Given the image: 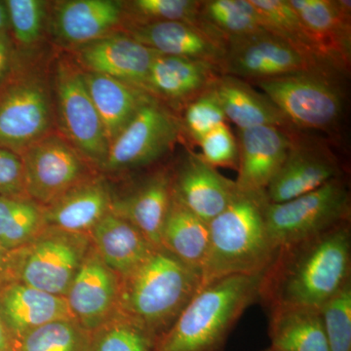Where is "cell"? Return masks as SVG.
Masks as SVG:
<instances>
[{
  "label": "cell",
  "mask_w": 351,
  "mask_h": 351,
  "mask_svg": "<svg viewBox=\"0 0 351 351\" xmlns=\"http://www.w3.org/2000/svg\"><path fill=\"white\" fill-rule=\"evenodd\" d=\"M290 133L274 126L239 130V191L265 193L294 144Z\"/></svg>",
  "instance_id": "e0dca14e"
},
{
  "label": "cell",
  "mask_w": 351,
  "mask_h": 351,
  "mask_svg": "<svg viewBox=\"0 0 351 351\" xmlns=\"http://www.w3.org/2000/svg\"><path fill=\"white\" fill-rule=\"evenodd\" d=\"M157 54L128 34H117L82 45L78 60L86 71L110 76L145 91Z\"/></svg>",
  "instance_id": "ac0fdd59"
},
{
  "label": "cell",
  "mask_w": 351,
  "mask_h": 351,
  "mask_svg": "<svg viewBox=\"0 0 351 351\" xmlns=\"http://www.w3.org/2000/svg\"><path fill=\"white\" fill-rule=\"evenodd\" d=\"M221 71L214 64L189 58L157 54L145 91L151 96L186 105L212 87Z\"/></svg>",
  "instance_id": "44dd1931"
},
{
  "label": "cell",
  "mask_w": 351,
  "mask_h": 351,
  "mask_svg": "<svg viewBox=\"0 0 351 351\" xmlns=\"http://www.w3.org/2000/svg\"><path fill=\"white\" fill-rule=\"evenodd\" d=\"M173 199L172 172L158 171L122 197H113L110 211L137 228L157 248Z\"/></svg>",
  "instance_id": "603a6c76"
},
{
  "label": "cell",
  "mask_w": 351,
  "mask_h": 351,
  "mask_svg": "<svg viewBox=\"0 0 351 351\" xmlns=\"http://www.w3.org/2000/svg\"><path fill=\"white\" fill-rule=\"evenodd\" d=\"M89 237L99 257L119 277L130 274L157 249L137 228L112 211L94 226Z\"/></svg>",
  "instance_id": "cb8c5ba5"
},
{
  "label": "cell",
  "mask_w": 351,
  "mask_h": 351,
  "mask_svg": "<svg viewBox=\"0 0 351 351\" xmlns=\"http://www.w3.org/2000/svg\"><path fill=\"white\" fill-rule=\"evenodd\" d=\"M156 341L142 325L117 313L92 331L90 351H152Z\"/></svg>",
  "instance_id": "836d02e7"
},
{
  "label": "cell",
  "mask_w": 351,
  "mask_h": 351,
  "mask_svg": "<svg viewBox=\"0 0 351 351\" xmlns=\"http://www.w3.org/2000/svg\"><path fill=\"white\" fill-rule=\"evenodd\" d=\"M0 351H14V339L0 320Z\"/></svg>",
  "instance_id": "7bdbcfd3"
},
{
  "label": "cell",
  "mask_w": 351,
  "mask_h": 351,
  "mask_svg": "<svg viewBox=\"0 0 351 351\" xmlns=\"http://www.w3.org/2000/svg\"><path fill=\"white\" fill-rule=\"evenodd\" d=\"M113 197L108 182L94 176L43 208L44 225L64 232L89 235L110 212Z\"/></svg>",
  "instance_id": "7402d4cb"
},
{
  "label": "cell",
  "mask_w": 351,
  "mask_h": 351,
  "mask_svg": "<svg viewBox=\"0 0 351 351\" xmlns=\"http://www.w3.org/2000/svg\"><path fill=\"white\" fill-rule=\"evenodd\" d=\"M9 25L15 40L21 45H32L39 38L43 27L44 3L39 0H7Z\"/></svg>",
  "instance_id": "74e56055"
},
{
  "label": "cell",
  "mask_w": 351,
  "mask_h": 351,
  "mask_svg": "<svg viewBox=\"0 0 351 351\" xmlns=\"http://www.w3.org/2000/svg\"><path fill=\"white\" fill-rule=\"evenodd\" d=\"M129 36L159 54L189 58L214 64L223 75L228 45L202 23L132 22Z\"/></svg>",
  "instance_id": "4fadbf2b"
},
{
  "label": "cell",
  "mask_w": 351,
  "mask_h": 351,
  "mask_svg": "<svg viewBox=\"0 0 351 351\" xmlns=\"http://www.w3.org/2000/svg\"><path fill=\"white\" fill-rule=\"evenodd\" d=\"M124 12V4L114 0L64 1L55 12V31L64 43L85 45L107 36Z\"/></svg>",
  "instance_id": "484cf974"
},
{
  "label": "cell",
  "mask_w": 351,
  "mask_h": 351,
  "mask_svg": "<svg viewBox=\"0 0 351 351\" xmlns=\"http://www.w3.org/2000/svg\"><path fill=\"white\" fill-rule=\"evenodd\" d=\"M350 193L341 179L282 203L267 202L265 223L277 249L311 239L350 221Z\"/></svg>",
  "instance_id": "8992f818"
},
{
  "label": "cell",
  "mask_w": 351,
  "mask_h": 351,
  "mask_svg": "<svg viewBox=\"0 0 351 351\" xmlns=\"http://www.w3.org/2000/svg\"><path fill=\"white\" fill-rule=\"evenodd\" d=\"M91 247L88 234L45 226L31 242L9 252L11 278L66 298Z\"/></svg>",
  "instance_id": "5b68a950"
},
{
  "label": "cell",
  "mask_w": 351,
  "mask_h": 351,
  "mask_svg": "<svg viewBox=\"0 0 351 351\" xmlns=\"http://www.w3.org/2000/svg\"><path fill=\"white\" fill-rule=\"evenodd\" d=\"M351 281L350 221L281 247L263 272L258 301L267 311L286 306L319 308Z\"/></svg>",
  "instance_id": "6da1fadb"
},
{
  "label": "cell",
  "mask_w": 351,
  "mask_h": 351,
  "mask_svg": "<svg viewBox=\"0 0 351 351\" xmlns=\"http://www.w3.org/2000/svg\"><path fill=\"white\" fill-rule=\"evenodd\" d=\"M262 276L223 277L201 288L152 351H225L242 314L258 301Z\"/></svg>",
  "instance_id": "3957f363"
},
{
  "label": "cell",
  "mask_w": 351,
  "mask_h": 351,
  "mask_svg": "<svg viewBox=\"0 0 351 351\" xmlns=\"http://www.w3.org/2000/svg\"><path fill=\"white\" fill-rule=\"evenodd\" d=\"M9 282H12L9 265V252L0 247V289Z\"/></svg>",
  "instance_id": "b9f144b4"
},
{
  "label": "cell",
  "mask_w": 351,
  "mask_h": 351,
  "mask_svg": "<svg viewBox=\"0 0 351 351\" xmlns=\"http://www.w3.org/2000/svg\"><path fill=\"white\" fill-rule=\"evenodd\" d=\"M56 90L60 123L66 142L85 160L100 168L107 158L110 144L83 71L68 62L60 63Z\"/></svg>",
  "instance_id": "30bf717a"
},
{
  "label": "cell",
  "mask_w": 351,
  "mask_h": 351,
  "mask_svg": "<svg viewBox=\"0 0 351 351\" xmlns=\"http://www.w3.org/2000/svg\"><path fill=\"white\" fill-rule=\"evenodd\" d=\"M321 56L339 73L350 68L351 2L350 0H289Z\"/></svg>",
  "instance_id": "2e32d148"
},
{
  "label": "cell",
  "mask_w": 351,
  "mask_h": 351,
  "mask_svg": "<svg viewBox=\"0 0 351 351\" xmlns=\"http://www.w3.org/2000/svg\"><path fill=\"white\" fill-rule=\"evenodd\" d=\"M304 71L339 77L320 69L292 45L269 32L228 45L223 66V75L254 82Z\"/></svg>",
  "instance_id": "7c38bea8"
},
{
  "label": "cell",
  "mask_w": 351,
  "mask_h": 351,
  "mask_svg": "<svg viewBox=\"0 0 351 351\" xmlns=\"http://www.w3.org/2000/svg\"><path fill=\"white\" fill-rule=\"evenodd\" d=\"M211 89L226 120L234 123L239 130L260 126L278 127L289 132L294 129L267 95L245 80L221 75Z\"/></svg>",
  "instance_id": "d4e9b609"
},
{
  "label": "cell",
  "mask_w": 351,
  "mask_h": 351,
  "mask_svg": "<svg viewBox=\"0 0 351 351\" xmlns=\"http://www.w3.org/2000/svg\"><path fill=\"white\" fill-rule=\"evenodd\" d=\"M13 50L8 34H0V84L12 69Z\"/></svg>",
  "instance_id": "60d3db41"
},
{
  "label": "cell",
  "mask_w": 351,
  "mask_h": 351,
  "mask_svg": "<svg viewBox=\"0 0 351 351\" xmlns=\"http://www.w3.org/2000/svg\"><path fill=\"white\" fill-rule=\"evenodd\" d=\"M262 16L265 29L292 45L314 64L327 73L339 76L321 56L317 46L289 0H251Z\"/></svg>",
  "instance_id": "4dcf8cb0"
},
{
  "label": "cell",
  "mask_w": 351,
  "mask_h": 351,
  "mask_svg": "<svg viewBox=\"0 0 351 351\" xmlns=\"http://www.w3.org/2000/svg\"><path fill=\"white\" fill-rule=\"evenodd\" d=\"M318 309L330 351H351V281Z\"/></svg>",
  "instance_id": "e575fe53"
},
{
  "label": "cell",
  "mask_w": 351,
  "mask_h": 351,
  "mask_svg": "<svg viewBox=\"0 0 351 351\" xmlns=\"http://www.w3.org/2000/svg\"><path fill=\"white\" fill-rule=\"evenodd\" d=\"M209 246V223L173 197L160 237V248L200 270Z\"/></svg>",
  "instance_id": "f1b7e54d"
},
{
  "label": "cell",
  "mask_w": 351,
  "mask_h": 351,
  "mask_svg": "<svg viewBox=\"0 0 351 351\" xmlns=\"http://www.w3.org/2000/svg\"><path fill=\"white\" fill-rule=\"evenodd\" d=\"M199 21L226 45L267 32L251 0L201 1Z\"/></svg>",
  "instance_id": "f546056e"
},
{
  "label": "cell",
  "mask_w": 351,
  "mask_h": 351,
  "mask_svg": "<svg viewBox=\"0 0 351 351\" xmlns=\"http://www.w3.org/2000/svg\"><path fill=\"white\" fill-rule=\"evenodd\" d=\"M120 277L101 261L93 246L66 295L75 319L92 332L117 313Z\"/></svg>",
  "instance_id": "5bb4252c"
},
{
  "label": "cell",
  "mask_w": 351,
  "mask_h": 351,
  "mask_svg": "<svg viewBox=\"0 0 351 351\" xmlns=\"http://www.w3.org/2000/svg\"><path fill=\"white\" fill-rule=\"evenodd\" d=\"M181 129V122L149 95L110 145L100 168L106 172H119L149 165L171 149Z\"/></svg>",
  "instance_id": "9c48e42d"
},
{
  "label": "cell",
  "mask_w": 351,
  "mask_h": 351,
  "mask_svg": "<svg viewBox=\"0 0 351 351\" xmlns=\"http://www.w3.org/2000/svg\"><path fill=\"white\" fill-rule=\"evenodd\" d=\"M269 337L280 351H330L319 309L286 306L269 311Z\"/></svg>",
  "instance_id": "83f0119b"
},
{
  "label": "cell",
  "mask_w": 351,
  "mask_h": 351,
  "mask_svg": "<svg viewBox=\"0 0 351 351\" xmlns=\"http://www.w3.org/2000/svg\"><path fill=\"white\" fill-rule=\"evenodd\" d=\"M43 208L29 198L0 196V247L13 252L31 242L43 228Z\"/></svg>",
  "instance_id": "1f68e13d"
},
{
  "label": "cell",
  "mask_w": 351,
  "mask_h": 351,
  "mask_svg": "<svg viewBox=\"0 0 351 351\" xmlns=\"http://www.w3.org/2000/svg\"><path fill=\"white\" fill-rule=\"evenodd\" d=\"M200 3L196 0H135L128 6L133 22L198 24Z\"/></svg>",
  "instance_id": "d590c367"
},
{
  "label": "cell",
  "mask_w": 351,
  "mask_h": 351,
  "mask_svg": "<svg viewBox=\"0 0 351 351\" xmlns=\"http://www.w3.org/2000/svg\"><path fill=\"white\" fill-rule=\"evenodd\" d=\"M0 196L29 198L25 193V170L19 154L0 147Z\"/></svg>",
  "instance_id": "ab89813d"
},
{
  "label": "cell",
  "mask_w": 351,
  "mask_h": 351,
  "mask_svg": "<svg viewBox=\"0 0 351 351\" xmlns=\"http://www.w3.org/2000/svg\"><path fill=\"white\" fill-rule=\"evenodd\" d=\"M173 197L209 223L239 193L235 181L221 174L200 154H189L172 172Z\"/></svg>",
  "instance_id": "9a60e30c"
},
{
  "label": "cell",
  "mask_w": 351,
  "mask_h": 351,
  "mask_svg": "<svg viewBox=\"0 0 351 351\" xmlns=\"http://www.w3.org/2000/svg\"><path fill=\"white\" fill-rule=\"evenodd\" d=\"M265 193L239 191L228 207L209 223V246L201 269L202 284L233 276H262L277 247L265 223Z\"/></svg>",
  "instance_id": "7a4b0ae2"
},
{
  "label": "cell",
  "mask_w": 351,
  "mask_h": 351,
  "mask_svg": "<svg viewBox=\"0 0 351 351\" xmlns=\"http://www.w3.org/2000/svg\"><path fill=\"white\" fill-rule=\"evenodd\" d=\"M83 77L110 145L128 125L149 94L140 88L99 73L83 71Z\"/></svg>",
  "instance_id": "4316f807"
},
{
  "label": "cell",
  "mask_w": 351,
  "mask_h": 351,
  "mask_svg": "<svg viewBox=\"0 0 351 351\" xmlns=\"http://www.w3.org/2000/svg\"><path fill=\"white\" fill-rule=\"evenodd\" d=\"M69 319L75 317L64 297L16 281L0 289V320L14 341L47 323Z\"/></svg>",
  "instance_id": "ffe728a7"
},
{
  "label": "cell",
  "mask_w": 351,
  "mask_h": 351,
  "mask_svg": "<svg viewBox=\"0 0 351 351\" xmlns=\"http://www.w3.org/2000/svg\"><path fill=\"white\" fill-rule=\"evenodd\" d=\"M338 78L304 71L255 83L293 128L325 130L334 125L343 112Z\"/></svg>",
  "instance_id": "52a82bcc"
},
{
  "label": "cell",
  "mask_w": 351,
  "mask_h": 351,
  "mask_svg": "<svg viewBox=\"0 0 351 351\" xmlns=\"http://www.w3.org/2000/svg\"><path fill=\"white\" fill-rule=\"evenodd\" d=\"M25 193L40 207L92 177L86 160L66 141L48 135L22 154Z\"/></svg>",
  "instance_id": "8fae6325"
},
{
  "label": "cell",
  "mask_w": 351,
  "mask_h": 351,
  "mask_svg": "<svg viewBox=\"0 0 351 351\" xmlns=\"http://www.w3.org/2000/svg\"><path fill=\"white\" fill-rule=\"evenodd\" d=\"M261 351H280V350H276V348H272V346H269V348H265V350H263Z\"/></svg>",
  "instance_id": "ee69618b"
},
{
  "label": "cell",
  "mask_w": 351,
  "mask_h": 351,
  "mask_svg": "<svg viewBox=\"0 0 351 351\" xmlns=\"http://www.w3.org/2000/svg\"><path fill=\"white\" fill-rule=\"evenodd\" d=\"M341 177L336 159L319 147L293 144L265 196L269 203H282L306 195Z\"/></svg>",
  "instance_id": "d6986e66"
},
{
  "label": "cell",
  "mask_w": 351,
  "mask_h": 351,
  "mask_svg": "<svg viewBox=\"0 0 351 351\" xmlns=\"http://www.w3.org/2000/svg\"><path fill=\"white\" fill-rule=\"evenodd\" d=\"M200 270L189 267L163 248L120 277L117 313L156 338L167 331L201 289Z\"/></svg>",
  "instance_id": "277c9868"
},
{
  "label": "cell",
  "mask_w": 351,
  "mask_h": 351,
  "mask_svg": "<svg viewBox=\"0 0 351 351\" xmlns=\"http://www.w3.org/2000/svg\"><path fill=\"white\" fill-rule=\"evenodd\" d=\"M52 119L45 83L12 68L0 84V147L21 156L49 135Z\"/></svg>",
  "instance_id": "ba28073f"
},
{
  "label": "cell",
  "mask_w": 351,
  "mask_h": 351,
  "mask_svg": "<svg viewBox=\"0 0 351 351\" xmlns=\"http://www.w3.org/2000/svg\"><path fill=\"white\" fill-rule=\"evenodd\" d=\"M200 156L213 167H230L237 170L239 145L230 127L221 123L202 138Z\"/></svg>",
  "instance_id": "f35d334b"
},
{
  "label": "cell",
  "mask_w": 351,
  "mask_h": 351,
  "mask_svg": "<svg viewBox=\"0 0 351 351\" xmlns=\"http://www.w3.org/2000/svg\"><path fill=\"white\" fill-rule=\"evenodd\" d=\"M226 121L225 113L210 88L184 107L181 125L189 137L198 145L210 131Z\"/></svg>",
  "instance_id": "8d00e7d4"
},
{
  "label": "cell",
  "mask_w": 351,
  "mask_h": 351,
  "mask_svg": "<svg viewBox=\"0 0 351 351\" xmlns=\"http://www.w3.org/2000/svg\"><path fill=\"white\" fill-rule=\"evenodd\" d=\"M92 332L75 319L57 320L14 341V351H90Z\"/></svg>",
  "instance_id": "d6a6232c"
}]
</instances>
